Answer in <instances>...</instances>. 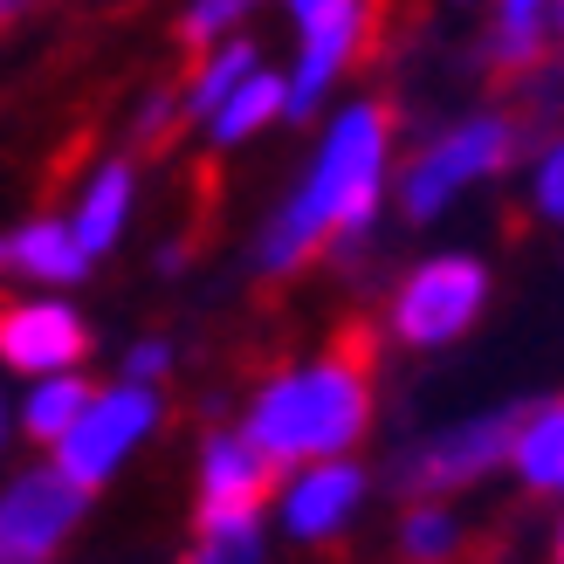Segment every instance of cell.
<instances>
[{"label": "cell", "instance_id": "obj_1", "mask_svg": "<svg viewBox=\"0 0 564 564\" xmlns=\"http://www.w3.org/2000/svg\"><path fill=\"white\" fill-rule=\"evenodd\" d=\"M379 152H386V110L365 104L330 131L324 165L296 193V207L275 220V235L262 241V262L269 269H296L324 235H337V228L358 235L365 220H372V200H379Z\"/></svg>", "mask_w": 564, "mask_h": 564}, {"label": "cell", "instance_id": "obj_2", "mask_svg": "<svg viewBox=\"0 0 564 564\" xmlns=\"http://www.w3.org/2000/svg\"><path fill=\"white\" fill-rule=\"evenodd\" d=\"M365 413H372V400H365V365L330 351L324 372L269 386L256 400L248 434H256L262 447H275L282 462H310V455H337L345 441H358Z\"/></svg>", "mask_w": 564, "mask_h": 564}, {"label": "cell", "instance_id": "obj_3", "mask_svg": "<svg viewBox=\"0 0 564 564\" xmlns=\"http://www.w3.org/2000/svg\"><path fill=\"white\" fill-rule=\"evenodd\" d=\"M282 462L275 447L248 441H214L207 447V502H200V557H256V517L262 502L282 489Z\"/></svg>", "mask_w": 564, "mask_h": 564}, {"label": "cell", "instance_id": "obj_4", "mask_svg": "<svg viewBox=\"0 0 564 564\" xmlns=\"http://www.w3.org/2000/svg\"><path fill=\"white\" fill-rule=\"evenodd\" d=\"M145 427H152V392L145 386L104 392V400H90V413H83L76 427L55 441V447H63V475H69V482H83V489H97Z\"/></svg>", "mask_w": 564, "mask_h": 564}, {"label": "cell", "instance_id": "obj_5", "mask_svg": "<svg viewBox=\"0 0 564 564\" xmlns=\"http://www.w3.org/2000/svg\"><path fill=\"white\" fill-rule=\"evenodd\" d=\"M76 510H83V482H69L63 468L14 482V496L0 502V564H35V557H48L55 538L76 523Z\"/></svg>", "mask_w": 564, "mask_h": 564}, {"label": "cell", "instance_id": "obj_6", "mask_svg": "<svg viewBox=\"0 0 564 564\" xmlns=\"http://www.w3.org/2000/svg\"><path fill=\"white\" fill-rule=\"evenodd\" d=\"M510 145H517V138H510V124H502V118H475V124H462L447 145H434L427 159L413 165V180H406V214L427 220L455 186H468L475 173H496V165L510 159Z\"/></svg>", "mask_w": 564, "mask_h": 564}, {"label": "cell", "instance_id": "obj_7", "mask_svg": "<svg viewBox=\"0 0 564 564\" xmlns=\"http://www.w3.org/2000/svg\"><path fill=\"white\" fill-rule=\"evenodd\" d=\"M482 269L475 262H427L406 290H400V337L413 345H441V337H455L475 324V310H482Z\"/></svg>", "mask_w": 564, "mask_h": 564}, {"label": "cell", "instance_id": "obj_8", "mask_svg": "<svg viewBox=\"0 0 564 564\" xmlns=\"http://www.w3.org/2000/svg\"><path fill=\"white\" fill-rule=\"evenodd\" d=\"M523 420L530 413H489V420H475V427H455L447 441H434L427 455L406 468V489L413 496H441V489H462V482H475V475H489L502 455H517Z\"/></svg>", "mask_w": 564, "mask_h": 564}, {"label": "cell", "instance_id": "obj_9", "mask_svg": "<svg viewBox=\"0 0 564 564\" xmlns=\"http://www.w3.org/2000/svg\"><path fill=\"white\" fill-rule=\"evenodd\" d=\"M83 324L63 303H0V358L14 372H63L83 358Z\"/></svg>", "mask_w": 564, "mask_h": 564}, {"label": "cell", "instance_id": "obj_10", "mask_svg": "<svg viewBox=\"0 0 564 564\" xmlns=\"http://www.w3.org/2000/svg\"><path fill=\"white\" fill-rule=\"evenodd\" d=\"M351 496H358V468L324 462V468L290 496V530H296V538H324V530L351 510Z\"/></svg>", "mask_w": 564, "mask_h": 564}, {"label": "cell", "instance_id": "obj_11", "mask_svg": "<svg viewBox=\"0 0 564 564\" xmlns=\"http://www.w3.org/2000/svg\"><path fill=\"white\" fill-rule=\"evenodd\" d=\"M8 262H21L28 275H55V282H69V275H83L90 248H83V235H63L55 220H35V228H21V235L8 241Z\"/></svg>", "mask_w": 564, "mask_h": 564}, {"label": "cell", "instance_id": "obj_12", "mask_svg": "<svg viewBox=\"0 0 564 564\" xmlns=\"http://www.w3.org/2000/svg\"><path fill=\"white\" fill-rule=\"evenodd\" d=\"M517 468L538 489H564V406H538L517 434Z\"/></svg>", "mask_w": 564, "mask_h": 564}, {"label": "cell", "instance_id": "obj_13", "mask_svg": "<svg viewBox=\"0 0 564 564\" xmlns=\"http://www.w3.org/2000/svg\"><path fill=\"white\" fill-rule=\"evenodd\" d=\"M90 400H97V392H90V386H76V379L42 386L35 400H28V434H35V441H63L76 420L90 413Z\"/></svg>", "mask_w": 564, "mask_h": 564}, {"label": "cell", "instance_id": "obj_14", "mask_svg": "<svg viewBox=\"0 0 564 564\" xmlns=\"http://www.w3.org/2000/svg\"><path fill=\"white\" fill-rule=\"evenodd\" d=\"M124 200H131V173H124V165H110V173L97 180V193H90V207H83V220H76V235H83V248H90V256L118 241Z\"/></svg>", "mask_w": 564, "mask_h": 564}, {"label": "cell", "instance_id": "obj_15", "mask_svg": "<svg viewBox=\"0 0 564 564\" xmlns=\"http://www.w3.org/2000/svg\"><path fill=\"white\" fill-rule=\"evenodd\" d=\"M282 104H290V97H282V83H275V76H248L241 90L220 104V138H248L256 124H269Z\"/></svg>", "mask_w": 564, "mask_h": 564}, {"label": "cell", "instance_id": "obj_16", "mask_svg": "<svg viewBox=\"0 0 564 564\" xmlns=\"http://www.w3.org/2000/svg\"><path fill=\"white\" fill-rule=\"evenodd\" d=\"M248 63H256V48H248V42H235L228 55H214V69L200 76V90L186 97V110H180V124L193 118V110H220V104H228V97H235V83L248 76Z\"/></svg>", "mask_w": 564, "mask_h": 564}, {"label": "cell", "instance_id": "obj_17", "mask_svg": "<svg viewBox=\"0 0 564 564\" xmlns=\"http://www.w3.org/2000/svg\"><path fill=\"white\" fill-rule=\"evenodd\" d=\"M502 69L538 63V0H502V35H496Z\"/></svg>", "mask_w": 564, "mask_h": 564}, {"label": "cell", "instance_id": "obj_18", "mask_svg": "<svg viewBox=\"0 0 564 564\" xmlns=\"http://www.w3.org/2000/svg\"><path fill=\"white\" fill-rule=\"evenodd\" d=\"M447 538H455V530H447V517H434V510H413V517H406V551H413V557H441Z\"/></svg>", "mask_w": 564, "mask_h": 564}, {"label": "cell", "instance_id": "obj_19", "mask_svg": "<svg viewBox=\"0 0 564 564\" xmlns=\"http://www.w3.org/2000/svg\"><path fill=\"white\" fill-rule=\"evenodd\" d=\"M241 8H248V0H200V8L186 14V42H207V35H220V28H228Z\"/></svg>", "mask_w": 564, "mask_h": 564}, {"label": "cell", "instance_id": "obj_20", "mask_svg": "<svg viewBox=\"0 0 564 564\" xmlns=\"http://www.w3.org/2000/svg\"><path fill=\"white\" fill-rule=\"evenodd\" d=\"M538 200H544V214H557V220H564V145H557V152H551V165H544Z\"/></svg>", "mask_w": 564, "mask_h": 564}, {"label": "cell", "instance_id": "obj_21", "mask_svg": "<svg viewBox=\"0 0 564 564\" xmlns=\"http://www.w3.org/2000/svg\"><path fill=\"white\" fill-rule=\"evenodd\" d=\"M159 372H165V351L159 345H138L131 351V379H159Z\"/></svg>", "mask_w": 564, "mask_h": 564}, {"label": "cell", "instance_id": "obj_22", "mask_svg": "<svg viewBox=\"0 0 564 564\" xmlns=\"http://www.w3.org/2000/svg\"><path fill=\"white\" fill-rule=\"evenodd\" d=\"M317 8H324V0H296V14H303V21H310V14H317Z\"/></svg>", "mask_w": 564, "mask_h": 564}, {"label": "cell", "instance_id": "obj_23", "mask_svg": "<svg viewBox=\"0 0 564 564\" xmlns=\"http://www.w3.org/2000/svg\"><path fill=\"white\" fill-rule=\"evenodd\" d=\"M14 8H21V0H0V21H8V14H14Z\"/></svg>", "mask_w": 564, "mask_h": 564}, {"label": "cell", "instance_id": "obj_24", "mask_svg": "<svg viewBox=\"0 0 564 564\" xmlns=\"http://www.w3.org/2000/svg\"><path fill=\"white\" fill-rule=\"evenodd\" d=\"M557 557H564V530H557Z\"/></svg>", "mask_w": 564, "mask_h": 564}, {"label": "cell", "instance_id": "obj_25", "mask_svg": "<svg viewBox=\"0 0 564 564\" xmlns=\"http://www.w3.org/2000/svg\"><path fill=\"white\" fill-rule=\"evenodd\" d=\"M0 262H8V248H0Z\"/></svg>", "mask_w": 564, "mask_h": 564}]
</instances>
